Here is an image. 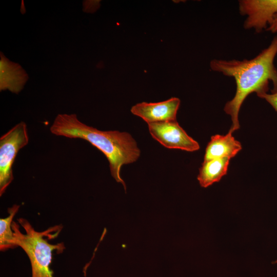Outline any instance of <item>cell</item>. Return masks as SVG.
<instances>
[{
	"label": "cell",
	"instance_id": "12",
	"mask_svg": "<svg viewBox=\"0 0 277 277\" xmlns=\"http://www.w3.org/2000/svg\"><path fill=\"white\" fill-rule=\"evenodd\" d=\"M258 96L266 100L277 112V91L271 93H263Z\"/></svg>",
	"mask_w": 277,
	"mask_h": 277
},
{
	"label": "cell",
	"instance_id": "3",
	"mask_svg": "<svg viewBox=\"0 0 277 277\" xmlns=\"http://www.w3.org/2000/svg\"><path fill=\"white\" fill-rule=\"evenodd\" d=\"M18 223L24 228L26 233L19 230V225L15 222L12 223L14 244L21 247L28 256L32 267V277H53V272L49 266L52 262V252L57 250L62 252L65 249L63 243L51 244L44 237L50 233L61 231L62 227L56 226L50 227L43 232L35 230L26 219L19 218Z\"/></svg>",
	"mask_w": 277,
	"mask_h": 277
},
{
	"label": "cell",
	"instance_id": "2",
	"mask_svg": "<svg viewBox=\"0 0 277 277\" xmlns=\"http://www.w3.org/2000/svg\"><path fill=\"white\" fill-rule=\"evenodd\" d=\"M50 130L56 135L85 140L101 151L109 162L112 176L123 185L126 192L121 169L124 165L136 161L141 154L136 141L129 133L99 130L81 122L75 114H59Z\"/></svg>",
	"mask_w": 277,
	"mask_h": 277
},
{
	"label": "cell",
	"instance_id": "9",
	"mask_svg": "<svg viewBox=\"0 0 277 277\" xmlns=\"http://www.w3.org/2000/svg\"><path fill=\"white\" fill-rule=\"evenodd\" d=\"M1 57V90L8 89L18 93L27 81V74L19 65Z\"/></svg>",
	"mask_w": 277,
	"mask_h": 277
},
{
	"label": "cell",
	"instance_id": "6",
	"mask_svg": "<svg viewBox=\"0 0 277 277\" xmlns=\"http://www.w3.org/2000/svg\"><path fill=\"white\" fill-rule=\"evenodd\" d=\"M239 6L241 14L247 16L244 28L257 33L266 30L277 14V0H241Z\"/></svg>",
	"mask_w": 277,
	"mask_h": 277
},
{
	"label": "cell",
	"instance_id": "10",
	"mask_svg": "<svg viewBox=\"0 0 277 277\" xmlns=\"http://www.w3.org/2000/svg\"><path fill=\"white\" fill-rule=\"evenodd\" d=\"M230 160L223 157L204 161L197 177L201 186L206 188L219 182L226 174Z\"/></svg>",
	"mask_w": 277,
	"mask_h": 277
},
{
	"label": "cell",
	"instance_id": "4",
	"mask_svg": "<svg viewBox=\"0 0 277 277\" xmlns=\"http://www.w3.org/2000/svg\"><path fill=\"white\" fill-rule=\"evenodd\" d=\"M29 136L27 125L21 122L0 138V195L13 180L12 165L19 150L27 145Z\"/></svg>",
	"mask_w": 277,
	"mask_h": 277
},
{
	"label": "cell",
	"instance_id": "13",
	"mask_svg": "<svg viewBox=\"0 0 277 277\" xmlns=\"http://www.w3.org/2000/svg\"><path fill=\"white\" fill-rule=\"evenodd\" d=\"M266 30L273 33L277 32V14L275 15L272 22L269 25Z\"/></svg>",
	"mask_w": 277,
	"mask_h": 277
},
{
	"label": "cell",
	"instance_id": "7",
	"mask_svg": "<svg viewBox=\"0 0 277 277\" xmlns=\"http://www.w3.org/2000/svg\"><path fill=\"white\" fill-rule=\"evenodd\" d=\"M180 105V100L172 97L163 102L137 104L132 107L131 112L148 124L175 121Z\"/></svg>",
	"mask_w": 277,
	"mask_h": 277
},
{
	"label": "cell",
	"instance_id": "14",
	"mask_svg": "<svg viewBox=\"0 0 277 277\" xmlns=\"http://www.w3.org/2000/svg\"><path fill=\"white\" fill-rule=\"evenodd\" d=\"M274 264H277V259L273 262Z\"/></svg>",
	"mask_w": 277,
	"mask_h": 277
},
{
	"label": "cell",
	"instance_id": "11",
	"mask_svg": "<svg viewBox=\"0 0 277 277\" xmlns=\"http://www.w3.org/2000/svg\"><path fill=\"white\" fill-rule=\"evenodd\" d=\"M19 208L14 204L8 210L9 216L0 219V249L4 251L15 247L13 232L11 227L12 220Z\"/></svg>",
	"mask_w": 277,
	"mask_h": 277
},
{
	"label": "cell",
	"instance_id": "8",
	"mask_svg": "<svg viewBox=\"0 0 277 277\" xmlns=\"http://www.w3.org/2000/svg\"><path fill=\"white\" fill-rule=\"evenodd\" d=\"M241 149V143L235 140L231 132L225 135L216 134L211 136L207 146L204 161L223 157L231 159Z\"/></svg>",
	"mask_w": 277,
	"mask_h": 277
},
{
	"label": "cell",
	"instance_id": "5",
	"mask_svg": "<svg viewBox=\"0 0 277 277\" xmlns=\"http://www.w3.org/2000/svg\"><path fill=\"white\" fill-rule=\"evenodd\" d=\"M152 137L167 148L189 152L200 149L199 143L189 136L176 120L148 124Z\"/></svg>",
	"mask_w": 277,
	"mask_h": 277
},
{
	"label": "cell",
	"instance_id": "1",
	"mask_svg": "<svg viewBox=\"0 0 277 277\" xmlns=\"http://www.w3.org/2000/svg\"><path fill=\"white\" fill-rule=\"evenodd\" d=\"M276 54L277 35L267 48L251 60L211 61L210 67L212 71L232 77L236 83L235 94L224 108L226 113L230 115L232 123L229 132L232 133L239 129V111L249 94L267 93L270 82L273 85L271 93L277 91V69L274 65Z\"/></svg>",
	"mask_w": 277,
	"mask_h": 277
}]
</instances>
